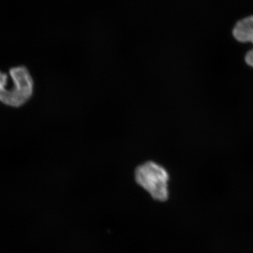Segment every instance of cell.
Here are the masks:
<instances>
[{
  "instance_id": "obj_1",
  "label": "cell",
  "mask_w": 253,
  "mask_h": 253,
  "mask_svg": "<svg viewBox=\"0 0 253 253\" xmlns=\"http://www.w3.org/2000/svg\"><path fill=\"white\" fill-rule=\"evenodd\" d=\"M34 92V81L27 68H11L9 73L0 71V102L18 108L31 99Z\"/></svg>"
},
{
  "instance_id": "obj_2",
  "label": "cell",
  "mask_w": 253,
  "mask_h": 253,
  "mask_svg": "<svg viewBox=\"0 0 253 253\" xmlns=\"http://www.w3.org/2000/svg\"><path fill=\"white\" fill-rule=\"evenodd\" d=\"M135 179L154 199L160 201L168 199L169 174L158 163L149 161L136 168Z\"/></svg>"
},
{
  "instance_id": "obj_3",
  "label": "cell",
  "mask_w": 253,
  "mask_h": 253,
  "mask_svg": "<svg viewBox=\"0 0 253 253\" xmlns=\"http://www.w3.org/2000/svg\"><path fill=\"white\" fill-rule=\"evenodd\" d=\"M233 35L241 42H251L253 44V16L246 17L236 23ZM246 62L253 67V49L246 55Z\"/></svg>"
}]
</instances>
